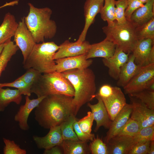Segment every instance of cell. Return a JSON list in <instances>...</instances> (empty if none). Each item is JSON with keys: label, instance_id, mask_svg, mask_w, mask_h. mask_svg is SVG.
<instances>
[{"label": "cell", "instance_id": "1", "mask_svg": "<svg viewBox=\"0 0 154 154\" xmlns=\"http://www.w3.org/2000/svg\"><path fill=\"white\" fill-rule=\"evenodd\" d=\"M34 114L36 121L44 129L60 126L74 115L73 97L62 94L46 96L35 108Z\"/></svg>", "mask_w": 154, "mask_h": 154}, {"label": "cell", "instance_id": "2", "mask_svg": "<svg viewBox=\"0 0 154 154\" xmlns=\"http://www.w3.org/2000/svg\"><path fill=\"white\" fill-rule=\"evenodd\" d=\"M60 73L68 80L74 88L73 103L74 115L76 116L82 106L95 97L96 86L95 74L88 68L69 70Z\"/></svg>", "mask_w": 154, "mask_h": 154}, {"label": "cell", "instance_id": "3", "mask_svg": "<svg viewBox=\"0 0 154 154\" xmlns=\"http://www.w3.org/2000/svg\"><path fill=\"white\" fill-rule=\"evenodd\" d=\"M28 4L29 12L24 17L25 21L36 43L53 38L56 34L57 26L55 22L50 19L51 9L48 7L38 8L31 3Z\"/></svg>", "mask_w": 154, "mask_h": 154}, {"label": "cell", "instance_id": "4", "mask_svg": "<svg viewBox=\"0 0 154 154\" xmlns=\"http://www.w3.org/2000/svg\"><path fill=\"white\" fill-rule=\"evenodd\" d=\"M59 48L53 42L36 43L25 60L23 62V68H34L41 74L56 71L54 55Z\"/></svg>", "mask_w": 154, "mask_h": 154}, {"label": "cell", "instance_id": "5", "mask_svg": "<svg viewBox=\"0 0 154 154\" xmlns=\"http://www.w3.org/2000/svg\"><path fill=\"white\" fill-rule=\"evenodd\" d=\"M31 92L37 98L56 94L73 97L74 95V88L70 82L60 73L56 71L42 74L32 87Z\"/></svg>", "mask_w": 154, "mask_h": 154}, {"label": "cell", "instance_id": "6", "mask_svg": "<svg viewBox=\"0 0 154 154\" xmlns=\"http://www.w3.org/2000/svg\"><path fill=\"white\" fill-rule=\"evenodd\" d=\"M136 28L130 21L119 24L115 20L102 29L106 38L113 42L117 48L130 54L138 40Z\"/></svg>", "mask_w": 154, "mask_h": 154}, {"label": "cell", "instance_id": "7", "mask_svg": "<svg viewBox=\"0 0 154 154\" xmlns=\"http://www.w3.org/2000/svg\"><path fill=\"white\" fill-rule=\"evenodd\" d=\"M154 80V63L141 66L137 74L123 88L125 94L130 95L146 89Z\"/></svg>", "mask_w": 154, "mask_h": 154}, {"label": "cell", "instance_id": "8", "mask_svg": "<svg viewBox=\"0 0 154 154\" xmlns=\"http://www.w3.org/2000/svg\"><path fill=\"white\" fill-rule=\"evenodd\" d=\"M14 41L20 49L25 61L36 44L33 37L25 24L24 17L18 23L14 35Z\"/></svg>", "mask_w": 154, "mask_h": 154}, {"label": "cell", "instance_id": "9", "mask_svg": "<svg viewBox=\"0 0 154 154\" xmlns=\"http://www.w3.org/2000/svg\"><path fill=\"white\" fill-rule=\"evenodd\" d=\"M130 97L132 109L130 118L136 121L141 128L154 125V110L148 108L139 99Z\"/></svg>", "mask_w": 154, "mask_h": 154}, {"label": "cell", "instance_id": "10", "mask_svg": "<svg viewBox=\"0 0 154 154\" xmlns=\"http://www.w3.org/2000/svg\"><path fill=\"white\" fill-rule=\"evenodd\" d=\"M90 45L89 42L86 40L80 42L77 41L71 42L66 40L59 46L58 50L54 55L53 58L56 60L87 53Z\"/></svg>", "mask_w": 154, "mask_h": 154}, {"label": "cell", "instance_id": "11", "mask_svg": "<svg viewBox=\"0 0 154 154\" xmlns=\"http://www.w3.org/2000/svg\"><path fill=\"white\" fill-rule=\"evenodd\" d=\"M104 3V0H86L84 6L85 25L77 41L82 42L85 40L88 31L97 15L100 13Z\"/></svg>", "mask_w": 154, "mask_h": 154}, {"label": "cell", "instance_id": "12", "mask_svg": "<svg viewBox=\"0 0 154 154\" xmlns=\"http://www.w3.org/2000/svg\"><path fill=\"white\" fill-rule=\"evenodd\" d=\"M87 53L80 55L69 57L55 60L56 71L62 73L72 69H83L90 66L92 60L86 58Z\"/></svg>", "mask_w": 154, "mask_h": 154}, {"label": "cell", "instance_id": "13", "mask_svg": "<svg viewBox=\"0 0 154 154\" xmlns=\"http://www.w3.org/2000/svg\"><path fill=\"white\" fill-rule=\"evenodd\" d=\"M101 99L112 121L127 103L124 94L121 89L117 86L114 87V92L110 96Z\"/></svg>", "mask_w": 154, "mask_h": 154}, {"label": "cell", "instance_id": "14", "mask_svg": "<svg viewBox=\"0 0 154 154\" xmlns=\"http://www.w3.org/2000/svg\"><path fill=\"white\" fill-rule=\"evenodd\" d=\"M29 97L26 96L25 104L20 106L14 117L15 121L18 123L20 128L25 131L28 130L29 128L28 120L30 113L46 96L32 99H30Z\"/></svg>", "mask_w": 154, "mask_h": 154}, {"label": "cell", "instance_id": "15", "mask_svg": "<svg viewBox=\"0 0 154 154\" xmlns=\"http://www.w3.org/2000/svg\"><path fill=\"white\" fill-rule=\"evenodd\" d=\"M129 54L116 47L115 53L112 57L102 59L103 64L108 68V74L111 77L116 80H118L120 69L127 61Z\"/></svg>", "mask_w": 154, "mask_h": 154}, {"label": "cell", "instance_id": "16", "mask_svg": "<svg viewBox=\"0 0 154 154\" xmlns=\"http://www.w3.org/2000/svg\"><path fill=\"white\" fill-rule=\"evenodd\" d=\"M98 100L97 103L92 104L88 102L87 106L91 110L94 120L96 122V125L94 131L96 132L101 126L106 129H109L112 121L110 118L104 103L100 98L95 94V97Z\"/></svg>", "mask_w": 154, "mask_h": 154}, {"label": "cell", "instance_id": "17", "mask_svg": "<svg viewBox=\"0 0 154 154\" xmlns=\"http://www.w3.org/2000/svg\"><path fill=\"white\" fill-rule=\"evenodd\" d=\"M48 133L41 137L34 135L33 140L39 149H46L60 145L63 139L60 126L50 127Z\"/></svg>", "mask_w": 154, "mask_h": 154}, {"label": "cell", "instance_id": "18", "mask_svg": "<svg viewBox=\"0 0 154 154\" xmlns=\"http://www.w3.org/2000/svg\"><path fill=\"white\" fill-rule=\"evenodd\" d=\"M131 104L126 103L121 110L112 121L111 125L104 138L106 144L112 138L115 136L130 117L132 111Z\"/></svg>", "mask_w": 154, "mask_h": 154}, {"label": "cell", "instance_id": "19", "mask_svg": "<svg viewBox=\"0 0 154 154\" xmlns=\"http://www.w3.org/2000/svg\"><path fill=\"white\" fill-rule=\"evenodd\" d=\"M116 47L113 42L106 38L99 42L90 44L87 53L86 58L102 57L108 59L114 55Z\"/></svg>", "mask_w": 154, "mask_h": 154}, {"label": "cell", "instance_id": "20", "mask_svg": "<svg viewBox=\"0 0 154 154\" xmlns=\"http://www.w3.org/2000/svg\"><path fill=\"white\" fill-rule=\"evenodd\" d=\"M135 143L133 137L116 136L106 145L109 154H128Z\"/></svg>", "mask_w": 154, "mask_h": 154}, {"label": "cell", "instance_id": "21", "mask_svg": "<svg viewBox=\"0 0 154 154\" xmlns=\"http://www.w3.org/2000/svg\"><path fill=\"white\" fill-rule=\"evenodd\" d=\"M154 40L150 38L139 40L132 50L135 63L141 66L147 65V60L151 52Z\"/></svg>", "mask_w": 154, "mask_h": 154}, {"label": "cell", "instance_id": "22", "mask_svg": "<svg viewBox=\"0 0 154 154\" xmlns=\"http://www.w3.org/2000/svg\"><path fill=\"white\" fill-rule=\"evenodd\" d=\"M141 66L135 62V57L132 54L129 55L127 61L120 69L117 85L123 88L139 72Z\"/></svg>", "mask_w": 154, "mask_h": 154}, {"label": "cell", "instance_id": "23", "mask_svg": "<svg viewBox=\"0 0 154 154\" xmlns=\"http://www.w3.org/2000/svg\"><path fill=\"white\" fill-rule=\"evenodd\" d=\"M154 17V0H148L132 14L131 21L136 27L140 26Z\"/></svg>", "mask_w": 154, "mask_h": 154}, {"label": "cell", "instance_id": "24", "mask_svg": "<svg viewBox=\"0 0 154 154\" xmlns=\"http://www.w3.org/2000/svg\"><path fill=\"white\" fill-rule=\"evenodd\" d=\"M18 25L14 15L9 12L6 13L0 26V44L14 36Z\"/></svg>", "mask_w": 154, "mask_h": 154}, {"label": "cell", "instance_id": "25", "mask_svg": "<svg viewBox=\"0 0 154 154\" xmlns=\"http://www.w3.org/2000/svg\"><path fill=\"white\" fill-rule=\"evenodd\" d=\"M60 145L64 154H89L90 153L87 142L79 140H63Z\"/></svg>", "mask_w": 154, "mask_h": 154}, {"label": "cell", "instance_id": "26", "mask_svg": "<svg viewBox=\"0 0 154 154\" xmlns=\"http://www.w3.org/2000/svg\"><path fill=\"white\" fill-rule=\"evenodd\" d=\"M22 95L17 89L0 88V112H3L11 102L20 104L22 100Z\"/></svg>", "mask_w": 154, "mask_h": 154}, {"label": "cell", "instance_id": "27", "mask_svg": "<svg viewBox=\"0 0 154 154\" xmlns=\"http://www.w3.org/2000/svg\"><path fill=\"white\" fill-rule=\"evenodd\" d=\"M19 49V48L11 40V39L5 42L0 56V76L12 57L15 54Z\"/></svg>", "mask_w": 154, "mask_h": 154}, {"label": "cell", "instance_id": "28", "mask_svg": "<svg viewBox=\"0 0 154 154\" xmlns=\"http://www.w3.org/2000/svg\"><path fill=\"white\" fill-rule=\"evenodd\" d=\"M76 116L71 115L60 125L63 140H79L74 130L73 125L76 120Z\"/></svg>", "mask_w": 154, "mask_h": 154}, {"label": "cell", "instance_id": "29", "mask_svg": "<svg viewBox=\"0 0 154 154\" xmlns=\"http://www.w3.org/2000/svg\"><path fill=\"white\" fill-rule=\"evenodd\" d=\"M138 40L150 38L154 40V17L136 28Z\"/></svg>", "mask_w": 154, "mask_h": 154}, {"label": "cell", "instance_id": "30", "mask_svg": "<svg viewBox=\"0 0 154 154\" xmlns=\"http://www.w3.org/2000/svg\"><path fill=\"white\" fill-rule=\"evenodd\" d=\"M116 0H104V3L100 13L102 19L108 24L116 20Z\"/></svg>", "mask_w": 154, "mask_h": 154}, {"label": "cell", "instance_id": "31", "mask_svg": "<svg viewBox=\"0 0 154 154\" xmlns=\"http://www.w3.org/2000/svg\"><path fill=\"white\" fill-rule=\"evenodd\" d=\"M141 129L139 123L130 117L116 136L133 137Z\"/></svg>", "mask_w": 154, "mask_h": 154}, {"label": "cell", "instance_id": "32", "mask_svg": "<svg viewBox=\"0 0 154 154\" xmlns=\"http://www.w3.org/2000/svg\"><path fill=\"white\" fill-rule=\"evenodd\" d=\"M129 95L139 99L149 108L154 110V91L145 90Z\"/></svg>", "mask_w": 154, "mask_h": 154}, {"label": "cell", "instance_id": "33", "mask_svg": "<svg viewBox=\"0 0 154 154\" xmlns=\"http://www.w3.org/2000/svg\"><path fill=\"white\" fill-rule=\"evenodd\" d=\"M5 87L16 88L20 91L22 95L30 96L31 94V87L21 80L16 79L14 81L11 82L0 83V88Z\"/></svg>", "mask_w": 154, "mask_h": 154}, {"label": "cell", "instance_id": "34", "mask_svg": "<svg viewBox=\"0 0 154 154\" xmlns=\"http://www.w3.org/2000/svg\"><path fill=\"white\" fill-rule=\"evenodd\" d=\"M89 146L92 154H109L106 144L98 136L91 141Z\"/></svg>", "mask_w": 154, "mask_h": 154}, {"label": "cell", "instance_id": "35", "mask_svg": "<svg viewBox=\"0 0 154 154\" xmlns=\"http://www.w3.org/2000/svg\"><path fill=\"white\" fill-rule=\"evenodd\" d=\"M128 0H117L115 3L116 20L119 24L125 23L127 21L125 17V11L127 7Z\"/></svg>", "mask_w": 154, "mask_h": 154}, {"label": "cell", "instance_id": "36", "mask_svg": "<svg viewBox=\"0 0 154 154\" xmlns=\"http://www.w3.org/2000/svg\"><path fill=\"white\" fill-rule=\"evenodd\" d=\"M133 137L136 143L140 141L154 140V125L141 128Z\"/></svg>", "mask_w": 154, "mask_h": 154}, {"label": "cell", "instance_id": "37", "mask_svg": "<svg viewBox=\"0 0 154 154\" xmlns=\"http://www.w3.org/2000/svg\"><path fill=\"white\" fill-rule=\"evenodd\" d=\"M27 70L26 72L24 74L16 79L23 81L31 88L42 74L32 68H29Z\"/></svg>", "mask_w": 154, "mask_h": 154}, {"label": "cell", "instance_id": "38", "mask_svg": "<svg viewBox=\"0 0 154 154\" xmlns=\"http://www.w3.org/2000/svg\"><path fill=\"white\" fill-rule=\"evenodd\" d=\"M5 145L3 149L4 154H26V150L21 148L14 141L3 138Z\"/></svg>", "mask_w": 154, "mask_h": 154}, {"label": "cell", "instance_id": "39", "mask_svg": "<svg viewBox=\"0 0 154 154\" xmlns=\"http://www.w3.org/2000/svg\"><path fill=\"white\" fill-rule=\"evenodd\" d=\"M94 120L92 112L89 111L87 115L77 121L78 125L82 131L85 133L91 134L92 128Z\"/></svg>", "mask_w": 154, "mask_h": 154}, {"label": "cell", "instance_id": "40", "mask_svg": "<svg viewBox=\"0 0 154 154\" xmlns=\"http://www.w3.org/2000/svg\"><path fill=\"white\" fill-rule=\"evenodd\" d=\"M151 141H143L136 143L128 154H147Z\"/></svg>", "mask_w": 154, "mask_h": 154}, {"label": "cell", "instance_id": "41", "mask_svg": "<svg viewBox=\"0 0 154 154\" xmlns=\"http://www.w3.org/2000/svg\"><path fill=\"white\" fill-rule=\"evenodd\" d=\"M144 4L138 0H128L127 7L125 13L126 20L130 21L131 16L134 11L139 8L143 6Z\"/></svg>", "mask_w": 154, "mask_h": 154}, {"label": "cell", "instance_id": "42", "mask_svg": "<svg viewBox=\"0 0 154 154\" xmlns=\"http://www.w3.org/2000/svg\"><path fill=\"white\" fill-rule=\"evenodd\" d=\"M73 127L74 131L79 140L86 142L92 141L95 137L94 134L89 135L83 132L79 127L76 120L74 123Z\"/></svg>", "mask_w": 154, "mask_h": 154}, {"label": "cell", "instance_id": "43", "mask_svg": "<svg viewBox=\"0 0 154 154\" xmlns=\"http://www.w3.org/2000/svg\"><path fill=\"white\" fill-rule=\"evenodd\" d=\"M114 87L108 84H105L100 88L98 93L96 94L101 99L109 98L113 94Z\"/></svg>", "mask_w": 154, "mask_h": 154}, {"label": "cell", "instance_id": "44", "mask_svg": "<svg viewBox=\"0 0 154 154\" xmlns=\"http://www.w3.org/2000/svg\"><path fill=\"white\" fill-rule=\"evenodd\" d=\"M43 153L44 154H63V152L60 145H58L48 149H44Z\"/></svg>", "mask_w": 154, "mask_h": 154}, {"label": "cell", "instance_id": "45", "mask_svg": "<svg viewBox=\"0 0 154 154\" xmlns=\"http://www.w3.org/2000/svg\"><path fill=\"white\" fill-rule=\"evenodd\" d=\"M154 63V45L153 46L147 60V65Z\"/></svg>", "mask_w": 154, "mask_h": 154}, {"label": "cell", "instance_id": "46", "mask_svg": "<svg viewBox=\"0 0 154 154\" xmlns=\"http://www.w3.org/2000/svg\"><path fill=\"white\" fill-rule=\"evenodd\" d=\"M154 154V140L151 141L147 154Z\"/></svg>", "mask_w": 154, "mask_h": 154}, {"label": "cell", "instance_id": "47", "mask_svg": "<svg viewBox=\"0 0 154 154\" xmlns=\"http://www.w3.org/2000/svg\"><path fill=\"white\" fill-rule=\"evenodd\" d=\"M145 90L150 91H154V80L151 81L148 84Z\"/></svg>", "mask_w": 154, "mask_h": 154}, {"label": "cell", "instance_id": "48", "mask_svg": "<svg viewBox=\"0 0 154 154\" xmlns=\"http://www.w3.org/2000/svg\"><path fill=\"white\" fill-rule=\"evenodd\" d=\"M5 42L0 44V56L5 45Z\"/></svg>", "mask_w": 154, "mask_h": 154}, {"label": "cell", "instance_id": "49", "mask_svg": "<svg viewBox=\"0 0 154 154\" xmlns=\"http://www.w3.org/2000/svg\"><path fill=\"white\" fill-rule=\"evenodd\" d=\"M138 0L144 4L146 2H147L148 0Z\"/></svg>", "mask_w": 154, "mask_h": 154}]
</instances>
